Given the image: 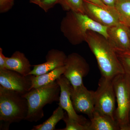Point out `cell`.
<instances>
[{
    "instance_id": "17",
    "label": "cell",
    "mask_w": 130,
    "mask_h": 130,
    "mask_svg": "<svg viewBox=\"0 0 130 130\" xmlns=\"http://www.w3.org/2000/svg\"><path fill=\"white\" fill-rule=\"evenodd\" d=\"M64 109L59 106L54 111L53 114L47 120L38 125L34 126L32 130H54L58 122L63 120L65 113Z\"/></svg>"
},
{
    "instance_id": "11",
    "label": "cell",
    "mask_w": 130,
    "mask_h": 130,
    "mask_svg": "<svg viewBox=\"0 0 130 130\" xmlns=\"http://www.w3.org/2000/svg\"><path fill=\"white\" fill-rule=\"evenodd\" d=\"M108 38L116 52H129L130 50L129 28L122 23L108 27Z\"/></svg>"
},
{
    "instance_id": "22",
    "label": "cell",
    "mask_w": 130,
    "mask_h": 130,
    "mask_svg": "<svg viewBox=\"0 0 130 130\" xmlns=\"http://www.w3.org/2000/svg\"><path fill=\"white\" fill-rule=\"evenodd\" d=\"M60 0H42L39 7L45 12L48 11L57 4H59Z\"/></svg>"
},
{
    "instance_id": "29",
    "label": "cell",
    "mask_w": 130,
    "mask_h": 130,
    "mask_svg": "<svg viewBox=\"0 0 130 130\" xmlns=\"http://www.w3.org/2000/svg\"><path fill=\"white\" fill-rule=\"evenodd\" d=\"M129 28L130 31V27H129ZM129 52V53H130V50L129 51V52Z\"/></svg>"
},
{
    "instance_id": "23",
    "label": "cell",
    "mask_w": 130,
    "mask_h": 130,
    "mask_svg": "<svg viewBox=\"0 0 130 130\" xmlns=\"http://www.w3.org/2000/svg\"><path fill=\"white\" fill-rule=\"evenodd\" d=\"M14 5V0H0V13H5L11 9Z\"/></svg>"
},
{
    "instance_id": "27",
    "label": "cell",
    "mask_w": 130,
    "mask_h": 130,
    "mask_svg": "<svg viewBox=\"0 0 130 130\" xmlns=\"http://www.w3.org/2000/svg\"><path fill=\"white\" fill-rule=\"evenodd\" d=\"M42 0H29L30 2L40 6Z\"/></svg>"
},
{
    "instance_id": "26",
    "label": "cell",
    "mask_w": 130,
    "mask_h": 130,
    "mask_svg": "<svg viewBox=\"0 0 130 130\" xmlns=\"http://www.w3.org/2000/svg\"><path fill=\"white\" fill-rule=\"evenodd\" d=\"M108 7L115 9L116 0H101Z\"/></svg>"
},
{
    "instance_id": "8",
    "label": "cell",
    "mask_w": 130,
    "mask_h": 130,
    "mask_svg": "<svg viewBox=\"0 0 130 130\" xmlns=\"http://www.w3.org/2000/svg\"><path fill=\"white\" fill-rule=\"evenodd\" d=\"M71 96L76 111L86 114L91 118L95 111V92L88 90L83 84L76 88L72 86Z\"/></svg>"
},
{
    "instance_id": "15",
    "label": "cell",
    "mask_w": 130,
    "mask_h": 130,
    "mask_svg": "<svg viewBox=\"0 0 130 130\" xmlns=\"http://www.w3.org/2000/svg\"><path fill=\"white\" fill-rule=\"evenodd\" d=\"M90 120L89 130H120L116 120L102 114L95 110Z\"/></svg>"
},
{
    "instance_id": "5",
    "label": "cell",
    "mask_w": 130,
    "mask_h": 130,
    "mask_svg": "<svg viewBox=\"0 0 130 130\" xmlns=\"http://www.w3.org/2000/svg\"><path fill=\"white\" fill-rule=\"evenodd\" d=\"M112 82L118 104L115 119L120 130H130V93L125 74L116 76Z\"/></svg>"
},
{
    "instance_id": "21",
    "label": "cell",
    "mask_w": 130,
    "mask_h": 130,
    "mask_svg": "<svg viewBox=\"0 0 130 130\" xmlns=\"http://www.w3.org/2000/svg\"><path fill=\"white\" fill-rule=\"evenodd\" d=\"M116 53L124 71L126 77L130 79V53L116 52Z\"/></svg>"
},
{
    "instance_id": "1",
    "label": "cell",
    "mask_w": 130,
    "mask_h": 130,
    "mask_svg": "<svg viewBox=\"0 0 130 130\" xmlns=\"http://www.w3.org/2000/svg\"><path fill=\"white\" fill-rule=\"evenodd\" d=\"M85 42L95 56L102 77L112 80L119 74H124L116 51L104 36L89 30Z\"/></svg>"
},
{
    "instance_id": "6",
    "label": "cell",
    "mask_w": 130,
    "mask_h": 130,
    "mask_svg": "<svg viewBox=\"0 0 130 130\" xmlns=\"http://www.w3.org/2000/svg\"><path fill=\"white\" fill-rule=\"evenodd\" d=\"M95 92V110L116 120V98L112 80L101 77Z\"/></svg>"
},
{
    "instance_id": "7",
    "label": "cell",
    "mask_w": 130,
    "mask_h": 130,
    "mask_svg": "<svg viewBox=\"0 0 130 130\" xmlns=\"http://www.w3.org/2000/svg\"><path fill=\"white\" fill-rule=\"evenodd\" d=\"M63 75L70 82L73 88L83 84V79L89 72V64L79 54L72 53L67 56Z\"/></svg>"
},
{
    "instance_id": "13",
    "label": "cell",
    "mask_w": 130,
    "mask_h": 130,
    "mask_svg": "<svg viewBox=\"0 0 130 130\" xmlns=\"http://www.w3.org/2000/svg\"><path fill=\"white\" fill-rule=\"evenodd\" d=\"M67 56L63 51L53 49L48 52L44 63L32 66L29 75L39 76L65 66Z\"/></svg>"
},
{
    "instance_id": "18",
    "label": "cell",
    "mask_w": 130,
    "mask_h": 130,
    "mask_svg": "<svg viewBox=\"0 0 130 130\" xmlns=\"http://www.w3.org/2000/svg\"><path fill=\"white\" fill-rule=\"evenodd\" d=\"M115 9L120 22L130 27V0H116Z\"/></svg>"
},
{
    "instance_id": "16",
    "label": "cell",
    "mask_w": 130,
    "mask_h": 130,
    "mask_svg": "<svg viewBox=\"0 0 130 130\" xmlns=\"http://www.w3.org/2000/svg\"><path fill=\"white\" fill-rule=\"evenodd\" d=\"M65 70L64 66L39 76L31 75V86L30 90L47 85L56 81L61 75H63Z\"/></svg>"
},
{
    "instance_id": "25",
    "label": "cell",
    "mask_w": 130,
    "mask_h": 130,
    "mask_svg": "<svg viewBox=\"0 0 130 130\" xmlns=\"http://www.w3.org/2000/svg\"><path fill=\"white\" fill-rule=\"evenodd\" d=\"M7 58L3 53L2 48H0V70L6 69L5 66Z\"/></svg>"
},
{
    "instance_id": "9",
    "label": "cell",
    "mask_w": 130,
    "mask_h": 130,
    "mask_svg": "<svg viewBox=\"0 0 130 130\" xmlns=\"http://www.w3.org/2000/svg\"><path fill=\"white\" fill-rule=\"evenodd\" d=\"M31 77V75L23 76L12 70H0V85L24 95L30 90Z\"/></svg>"
},
{
    "instance_id": "24",
    "label": "cell",
    "mask_w": 130,
    "mask_h": 130,
    "mask_svg": "<svg viewBox=\"0 0 130 130\" xmlns=\"http://www.w3.org/2000/svg\"><path fill=\"white\" fill-rule=\"evenodd\" d=\"M84 1L89 2L93 4L97 5V6L103 8H105V9L111 10V11H116L115 9L108 7V6L105 5V3L103 2L101 0H84Z\"/></svg>"
},
{
    "instance_id": "2",
    "label": "cell",
    "mask_w": 130,
    "mask_h": 130,
    "mask_svg": "<svg viewBox=\"0 0 130 130\" xmlns=\"http://www.w3.org/2000/svg\"><path fill=\"white\" fill-rule=\"evenodd\" d=\"M86 15L72 11H68L61 20L60 30L65 37L73 45L85 41L88 31L98 32L107 38V29Z\"/></svg>"
},
{
    "instance_id": "20",
    "label": "cell",
    "mask_w": 130,
    "mask_h": 130,
    "mask_svg": "<svg viewBox=\"0 0 130 130\" xmlns=\"http://www.w3.org/2000/svg\"><path fill=\"white\" fill-rule=\"evenodd\" d=\"M66 123V126L59 130H89V125H84L79 122L71 118L68 116L66 112L63 119Z\"/></svg>"
},
{
    "instance_id": "3",
    "label": "cell",
    "mask_w": 130,
    "mask_h": 130,
    "mask_svg": "<svg viewBox=\"0 0 130 130\" xmlns=\"http://www.w3.org/2000/svg\"><path fill=\"white\" fill-rule=\"evenodd\" d=\"M28 101L23 94L0 85V121L8 129L12 123L25 120L28 115Z\"/></svg>"
},
{
    "instance_id": "12",
    "label": "cell",
    "mask_w": 130,
    "mask_h": 130,
    "mask_svg": "<svg viewBox=\"0 0 130 130\" xmlns=\"http://www.w3.org/2000/svg\"><path fill=\"white\" fill-rule=\"evenodd\" d=\"M83 1L85 14L94 21L108 27L120 23L116 11L108 10L87 1Z\"/></svg>"
},
{
    "instance_id": "28",
    "label": "cell",
    "mask_w": 130,
    "mask_h": 130,
    "mask_svg": "<svg viewBox=\"0 0 130 130\" xmlns=\"http://www.w3.org/2000/svg\"><path fill=\"white\" fill-rule=\"evenodd\" d=\"M126 78V80L127 81V83H128V86H129V91L130 93V79H128V78ZM129 120H130V115H129Z\"/></svg>"
},
{
    "instance_id": "14",
    "label": "cell",
    "mask_w": 130,
    "mask_h": 130,
    "mask_svg": "<svg viewBox=\"0 0 130 130\" xmlns=\"http://www.w3.org/2000/svg\"><path fill=\"white\" fill-rule=\"evenodd\" d=\"M31 66L25 55L20 51H17L13 54L11 57L7 58L5 68L26 76L29 75L32 70Z\"/></svg>"
},
{
    "instance_id": "4",
    "label": "cell",
    "mask_w": 130,
    "mask_h": 130,
    "mask_svg": "<svg viewBox=\"0 0 130 130\" xmlns=\"http://www.w3.org/2000/svg\"><path fill=\"white\" fill-rule=\"evenodd\" d=\"M60 88L55 81L44 86L31 89L23 95L28 101V111L25 120L37 122L44 116L43 107L47 104L59 102Z\"/></svg>"
},
{
    "instance_id": "19",
    "label": "cell",
    "mask_w": 130,
    "mask_h": 130,
    "mask_svg": "<svg viewBox=\"0 0 130 130\" xmlns=\"http://www.w3.org/2000/svg\"><path fill=\"white\" fill-rule=\"evenodd\" d=\"M59 4L67 12L72 11L85 14L83 0H60Z\"/></svg>"
},
{
    "instance_id": "10",
    "label": "cell",
    "mask_w": 130,
    "mask_h": 130,
    "mask_svg": "<svg viewBox=\"0 0 130 130\" xmlns=\"http://www.w3.org/2000/svg\"><path fill=\"white\" fill-rule=\"evenodd\" d=\"M56 81L60 88L58 105L66 111L70 118L76 120L84 125H89L90 123H87L86 119L84 116L78 115L74 109L71 96V89L72 86L70 81L63 74L58 78Z\"/></svg>"
}]
</instances>
